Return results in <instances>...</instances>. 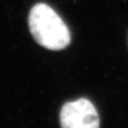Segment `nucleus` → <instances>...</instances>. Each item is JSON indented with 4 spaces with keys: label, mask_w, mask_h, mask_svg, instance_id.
<instances>
[{
    "label": "nucleus",
    "mask_w": 128,
    "mask_h": 128,
    "mask_svg": "<svg viewBox=\"0 0 128 128\" xmlns=\"http://www.w3.org/2000/svg\"><path fill=\"white\" fill-rule=\"evenodd\" d=\"M29 29L38 44L49 50H62L70 43L68 27L46 3H38L30 11Z\"/></svg>",
    "instance_id": "obj_1"
},
{
    "label": "nucleus",
    "mask_w": 128,
    "mask_h": 128,
    "mask_svg": "<svg viewBox=\"0 0 128 128\" xmlns=\"http://www.w3.org/2000/svg\"><path fill=\"white\" fill-rule=\"evenodd\" d=\"M60 124L63 128H97L99 116L93 104L80 98L63 105L60 111Z\"/></svg>",
    "instance_id": "obj_2"
}]
</instances>
